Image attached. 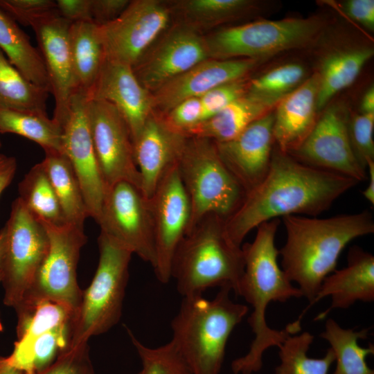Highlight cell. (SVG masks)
<instances>
[{
	"mask_svg": "<svg viewBox=\"0 0 374 374\" xmlns=\"http://www.w3.org/2000/svg\"><path fill=\"white\" fill-rule=\"evenodd\" d=\"M358 183L304 164L274 146L265 177L246 193L240 207L225 220L226 233L240 247L246 235L260 224L287 215L314 217Z\"/></svg>",
	"mask_w": 374,
	"mask_h": 374,
	"instance_id": "cell-1",
	"label": "cell"
},
{
	"mask_svg": "<svg viewBox=\"0 0 374 374\" xmlns=\"http://www.w3.org/2000/svg\"><path fill=\"white\" fill-rule=\"evenodd\" d=\"M280 222L279 219H274L260 224L252 242L241 247L244 268L237 295L243 297L253 308L247 321L254 339L249 351L232 362L233 374L259 371L265 351L274 346L279 348L288 337L301 330V320L298 319L280 330L270 328L266 321V311L271 302H285L303 296L278 262L279 254L275 237Z\"/></svg>",
	"mask_w": 374,
	"mask_h": 374,
	"instance_id": "cell-2",
	"label": "cell"
},
{
	"mask_svg": "<svg viewBox=\"0 0 374 374\" xmlns=\"http://www.w3.org/2000/svg\"><path fill=\"white\" fill-rule=\"evenodd\" d=\"M283 221L286 241L278 250L281 268L309 303L324 278L335 270L347 244L374 232L373 216L368 210L327 218L287 215Z\"/></svg>",
	"mask_w": 374,
	"mask_h": 374,
	"instance_id": "cell-3",
	"label": "cell"
},
{
	"mask_svg": "<svg viewBox=\"0 0 374 374\" xmlns=\"http://www.w3.org/2000/svg\"><path fill=\"white\" fill-rule=\"evenodd\" d=\"M231 291L220 287L211 300L202 294L183 297L172 319L171 341L193 374H220L229 338L249 311L231 299Z\"/></svg>",
	"mask_w": 374,
	"mask_h": 374,
	"instance_id": "cell-4",
	"label": "cell"
},
{
	"mask_svg": "<svg viewBox=\"0 0 374 374\" xmlns=\"http://www.w3.org/2000/svg\"><path fill=\"white\" fill-rule=\"evenodd\" d=\"M225 220L203 218L181 240L173 256L171 278L182 297L202 295L208 288L229 287L237 295L244 272L241 247L225 230Z\"/></svg>",
	"mask_w": 374,
	"mask_h": 374,
	"instance_id": "cell-5",
	"label": "cell"
},
{
	"mask_svg": "<svg viewBox=\"0 0 374 374\" xmlns=\"http://www.w3.org/2000/svg\"><path fill=\"white\" fill-rule=\"evenodd\" d=\"M327 27L320 15L260 19L231 26L205 37L210 58L266 61L280 53L310 47Z\"/></svg>",
	"mask_w": 374,
	"mask_h": 374,
	"instance_id": "cell-6",
	"label": "cell"
},
{
	"mask_svg": "<svg viewBox=\"0 0 374 374\" xmlns=\"http://www.w3.org/2000/svg\"><path fill=\"white\" fill-rule=\"evenodd\" d=\"M177 166L190 204L188 233L208 215L227 220L242 203L246 191L221 159L213 141L188 136Z\"/></svg>",
	"mask_w": 374,
	"mask_h": 374,
	"instance_id": "cell-7",
	"label": "cell"
},
{
	"mask_svg": "<svg viewBox=\"0 0 374 374\" xmlns=\"http://www.w3.org/2000/svg\"><path fill=\"white\" fill-rule=\"evenodd\" d=\"M99 260L89 287L82 290L72 325L69 348L88 344L120 321L132 253L106 235L98 238Z\"/></svg>",
	"mask_w": 374,
	"mask_h": 374,
	"instance_id": "cell-8",
	"label": "cell"
},
{
	"mask_svg": "<svg viewBox=\"0 0 374 374\" xmlns=\"http://www.w3.org/2000/svg\"><path fill=\"white\" fill-rule=\"evenodd\" d=\"M4 252L0 268L3 303L15 308L25 297L43 264L49 247L44 225L17 197L2 229Z\"/></svg>",
	"mask_w": 374,
	"mask_h": 374,
	"instance_id": "cell-9",
	"label": "cell"
},
{
	"mask_svg": "<svg viewBox=\"0 0 374 374\" xmlns=\"http://www.w3.org/2000/svg\"><path fill=\"white\" fill-rule=\"evenodd\" d=\"M39 222L48 233V251L22 301L49 300L76 312L82 295L77 280V267L87 240L84 229L69 223L56 226Z\"/></svg>",
	"mask_w": 374,
	"mask_h": 374,
	"instance_id": "cell-10",
	"label": "cell"
},
{
	"mask_svg": "<svg viewBox=\"0 0 374 374\" xmlns=\"http://www.w3.org/2000/svg\"><path fill=\"white\" fill-rule=\"evenodd\" d=\"M96 222L100 233L154 267L156 251L150 202L139 187L125 181L109 186Z\"/></svg>",
	"mask_w": 374,
	"mask_h": 374,
	"instance_id": "cell-11",
	"label": "cell"
},
{
	"mask_svg": "<svg viewBox=\"0 0 374 374\" xmlns=\"http://www.w3.org/2000/svg\"><path fill=\"white\" fill-rule=\"evenodd\" d=\"M170 6L159 0H134L114 20L99 26L105 60L133 67L168 29Z\"/></svg>",
	"mask_w": 374,
	"mask_h": 374,
	"instance_id": "cell-12",
	"label": "cell"
},
{
	"mask_svg": "<svg viewBox=\"0 0 374 374\" xmlns=\"http://www.w3.org/2000/svg\"><path fill=\"white\" fill-rule=\"evenodd\" d=\"M350 113L344 103H330L301 145L289 154L308 166L335 172L357 182L367 178L353 152L348 133Z\"/></svg>",
	"mask_w": 374,
	"mask_h": 374,
	"instance_id": "cell-13",
	"label": "cell"
},
{
	"mask_svg": "<svg viewBox=\"0 0 374 374\" xmlns=\"http://www.w3.org/2000/svg\"><path fill=\"white\" fill-rule=\"evenodd\" d=\"M149 202L156 251L153 269L158 280L166 284L171 279L173 256L188 232L191 215L177 163L161 179Z\"/></svg>",
	"mask_w": 374,
	"mask_h": 374,
	"instance_id": "cell-14",
	"label": "cell"
},
{
	"mask_svg": "<svg viewBox=\"0 0 374 374\" xmlns=\"http://www.w3.org/2000/svg\"><path fill=\"white\" fill-rule=\"evenodd\" d=\"M87 114L96 156L107 188L122 181L140 188L133 143L124 118L112 104L102 100L87 98Z\"/></svg>",
	"mask_w": 374,
	"mask_h": 374,
	"instance_id": "cell-15",
	"label": "cell"
},
{
	"mask_svg": "<svg viewBox=\"0 0 374 374\" xmlns=\"http://www.w3.org/2000/svg\"><path fill=\"white\" fill-rule=\"evenodd\" d=\"M208 58L205 37L179 23L167 29L132 69L141 84L152 93Z\"/></svg>",
	"mask_w": 374,
	"mask_h": 374,
	"instance_id": "cell-16",
	"label": "cell"
},
{
	"mask_svg": "<svg viewBox=\"0 0 374 374\" xmlns=\"http://www.w3.org/2000/svg\"><path fill=\"white\" fill-rule=\"evenodd\" d=\"M87 96L77 91L62 124L63 153L68 158L82 190L89 216L97 221L107 187L103 181L89 130Z\"/></svg>",
	"mask_w": 374,
	"mask_h": 374,
	"instance_id": "cell-17",
	"label": "cell"
},
{
	"mask_svg": "<svg viewBox=\"0 0 374 374\" xmlns=\"http://www.w3.org/2000/svg\"><path fill=\"white\" fill-rule=\"evenodd\" d=\"M71 24L56 12L30 24L48 76L51 93L55 99L53 118L61 125L69 115L73 96L78 91L69 43Z\"/></svg>",
	"mask_w": 374,
	"mask_h": 374,
	"instance_id": "cell-18",
	"label": "cell"
},
{
	"mask_svg": "<svg viewBox=\"0 0 374 374\" xmlns=\"http://www.w3.org/2000/svg\"><path fill=\"white\" fill-rule=\"evenodd\" d=\"M274 111L256 120L235 138L215 143L219 155L246 193L265 177L275 146Z\"/></svg>",
	"mask_w": 374,
	"mask_h": 374,
	"instance_id": "cell-19",
	"label": "cell"
},
{
	"mask_svg": "<svg viewBox=\"0 0 374 374\" xmlns=\"http://www.w3.org/2000/svg\"><path fill=\"white\" fill-rule=\"evenodd\" d=\"M264 62L208 58L152 92L154 111L164 115L184 100L200 97L217 86L249 77Z\"/></svg>",
	"mask_w": 374,
	"mask_h": 374,
	"instance_id": "cell-20",
	"label": "cell"
},
{
	"mask_svg": "<svg viewBox=\"0 0 374 374\" xmlns=\"http://www.w3.org/2000/svg\"><path fill=\"white\" fill-rule=\"evenodd\" d=\"M188 137L171 127L161 114L154 111L133 140L140 188L148 199L168 170L178 163Z\"/></svg>",
	"mask_w": 374,
	"mask_h": 374,
	"instance_id": "cell-21",
	"label": "cell"
},
{
	"mask_svg": "<svg viewBox=\"0 0 374 374\" xmlns=\"http://www.w3.org/2000/svg\"><path fill=\"white\" fill-rule=\"evenodd\" d=\"M87 98L112 104L126 121L132 141L154 112L152 93L141 84L131 66L115 61L105 60Z\"/></svg>",
	"mask_w": 374,
	"mask_h": 374,
	"instance_id": "cell-22",
	"label": "cell"
},
{
	"mask_svg": "<svg viewBox=\"0 0 374 374\" xmlns=\"http://www.w3.org/2000/svg\"><path fill=\"white\" fill-rule=\"evenodd\" d=\"M326 296L331 299L330 305L315 320L324 319L332 310L347 309L357 301H373V255L358 246H353L348 253L346 266L335 269L324 278L315 298L298 319H302L310 308Z\"/></svg>",
	"mask_w": 374,
	"mask_h": 374,
	"instance_id": "cell-23",
	"label": "cell"
},
{
	"mask_svg": "<svg viewBox=\"0 0 374 374\" xmlns=\"http://www.w3.org/2000/svg\"><path fill=\"white\" fill-rule=\"evenodd\" d=\"M319 78L315 72L298 88L283 98L274 109L275 146L290 154L310 133L320 114L317 108Z\"/></svg>",
	"mask_w": 374,
	"mask_h": 374,
	"instance_id": "cell-24",
	"label": "cell"
},
{
	"mask_svg": "<svg viewBox=\"0 0 374 374\" xmlns=\"http://www.w3.org/2000/svg\"><path fill=\"white\" fill-rule=\"evenodd\" d=\"M373 54L371 44L354 42L335 44L324 51L314 71L319 78V113L338 93L356 81Z\"/></svg>",
	"mask_w": 374,
	"mask_h": 374,
	"instance_id": "cell-25",
	"label": "cell"
},
{
	"mask_svg": "<svg viewBox=\"0 0 374 374\" xmlns=\"http://www.w3.org/2000/svg\"><path fill=\"white\" fill-rule=\"evenodd\" d=\"M278 103L246 93L198 124L186 135L205 138L215 143L229 141L253 122L274 111Z\"/></svg>",
	"mask_w": 374,
	"mask_h": 374,
	"instance_id": "cell-26",
	"label": "cell"
},
{
	"mask_svg": "<svg viewBox=\"0 0 374 374\" xmlns=\"http://www.w3.org/2000/svg\"><path fill=\"white\" fill-rule=\"evenodd\" d=\"M269 4L256 0H181L172 3L170 9L181 19L180 23L199 31L260 13Z\"/></svg>",
	"mask_w": 374,
	"mask_h": 374,
	"instance_id": "cell-27",
	"label": "cell"
},
{
	"mask_svg": "<svg viewBox=\"0 0 374 374\" xmlns=\"http://www.w3.org/2000/svg\"><path fill=\"white\" fill-rule=\"evenodd\" d=\"M69 43L78 91L87 96L105 61L99 26L92 21L71 23Z\"/></svg>",
	"mask_w": 374,
	"mask_h": 374,
	"instance_id": "cell-28",
	"label": "cell"
},
{
	"mask_svg": "<svg viewBox=\"0 0 374 374\" xmlns=\"http://www.w3.org/2000/svg\"><path fill=\"white\" fill-rule=\"evenodd\" d=\"M0 49L9 62L30 82L51 93L39 49L17 23L0 8Z\"/></svg>",
	"mask_w": 374,
	"mask_h": 374,
	"instance_id": "cell-29",
	"label": "cell"
},
{
	"mask_svg": "<svg viewBox=\"0 0 374 374\" xmlns=\"http://www.w3.org/2000/svg\"><path fill=\"white\" fill-rule=\"evenodd\" d=\"M42 163L66 222L84 229L89 216L79 181L68 158L62 152H47Z\"/></svg>",
	"mask_w": 374,
	"mask_h": 374,
	"instance_id": "cell-30",
	"label": "cell"
},
{
	"mask_svg": "<svg viewBox=\"0 0 374 374\" xmlns=\"http://www.w3.org/2000/svg\"><path fill=\"white\" fill-rule=\"evenodd\" d=\"M368 329L355 330L341 328L334 319H328L320 337L330 345L337 362L333 374H374L366 363L368 355L374 354V345L362 347L358 341L365 339Z\"/></svg>",
	"mask_w": 374,
	"mask_h": 374,
	"instance_id": "cell-31",
	"label": "cell"
},
{
	"mask_svg": "<svg viewBox=\"0 0 374 374\" xmlns=\"http://www.w3.org/2000/svg\"><path fill=\"white\" fill-rule=\"evenodd\" d=\"M7 133L37 143L44 152L63 153L62 126L47 113L0 109V134Z\"/></svg>",
	"mask_w": 374,
	"mask_h": 374,
	"instance_id": "cell-32",
	"label": "cell"
},
{
	"mask_svg": "<svg viewBox=\"0 0 374 374\" xmlns=\"http://www.w3.org/2000/svg\"><path fill=\"white\" fill-rule=\"evenodd\" d=\"M17 317L16 343L28 342L50 330L73 324L75 312L49 300H24L15 308Z\"/></svg>",
	"mask_w": 374,
	"mask_h": 374,
	"instance_id": "cell-33",
	"label": "cell"
},
{
	"mask_svg": "<svg viewBox=\"0 0 374 374\" xmlns=\"http://www.w3.org/2000/svg\"><path fill=\"white\" fill-rule=\"evenodd\" d=\"M49 93L26 79L0 49V109L46 114Z\"/></svg>",
	"mask_w": 374,
	"mask_h": 374,
	"instance_id": "cell-34",
	"label": "cell"
},
{
	"mask_svg": "<svg viewBox=\"0 0 374 374\" xmlns=\"http://www.w3.org/2000/svg\"><path fill=\"white\" fill-rule=\"evenodd\" d=\"M18 191V197L38 220L56 226L67 223L42 162L24 175Z\"/></svg>",
	"mask_w": 374,
	"mask_h": 374,
	"instance_id": "cell-35",
	"label": "cell"
},
{
	"mask_svg": "<svg viewBox=\"0 0 374 374\" xmlns=\"http://www.w3.org/2000/svg\"><path fill=\"white\" fill-rule=\"evenodd\" d=\"M314 338L308 331L288 337L279 347L280 362L275 374H328L335 354L329 348L321 358L309 357L308 351Z\"/></svg>",
	"mask_w": 374,
	"mask_h": 374,
	"instance_id": "cell-36",
	"label": "cell"
},
{
	"mask_svg": "<svg viewBox=\"0 0 374 374\" xmlns=\"http://www.w3.org/2000/svg\"><path fill=\"white\" fill-rule=\"evenodd\" d=\"M310 75L302 63H283L249 78L247 93L279 102L302 84Z\"/></svg>",
	"mask_w": 374,
	"mask_h": 374,
	"instance_id": "cell-37",
	"label": "cell"
},
{
	"mask_svg": "<svg viewBox=\"0 0 374 374\" xmlns=\"http://www.w3.org/2000/svg\"><path fill=\"white\" fill-rule=\"evenodd\" d=\"M127 332L141 362V374H193L172 341L151 348L141 343L127 328Z\"/></svg>",
	"mask_w": 374,
	"mask_h": 374,
	"instance_id": "cell-38",
	"label": "cell"
},
{
	"mask_svg": "<svg viewBox=\"0 0 374 374\" xmlns=\"http://www.w3.org/2000/svg\"><path fill=\"white\" fill-rule=\"evenodd\" d=\"M374 114H350L348 133L356 159L365 169L374 161Z\"/></svg>",
	"mask_w": 374,
	"mask_h": 374,
	"instance_id": "cell-39",
	"label": "cell"
},
{
	"mask_svg": "<svg viewBox=\"0 0 374 374\" xmlns=\"http://www.w3.org/2000/svg\"><path fill=\"white\" fill-rule=\"evenodd\" d=\"M35 374H96L88 344L68 348L48 366Z\"/></svg>",
	"mask_w": 374,
	"mask_h": 374,
	"instance_id": "cell-40",
	"label": "cell"
},
{
	"mask_svg": "<svg viewBox=\"0 0 374 374\" xmlns=\"http://www.w3.org/2000/svg\"><path fill=\"white\" fill-rule=\"evenodd\" d=\"M249 77L231 81L217 86L199 97L203 121H205L226 107L247 91Z\"/></svg>",
	"mask_w": 374,
	"mask_h": 374,
	"instance_id": "cell-41",
	"label": "cell"
},
{
	"mask_svg": "<svg viewBox=\"0 0 374 374\" xmlns=\"http://www.w3.org/2000/svg\"><path fill=\"white\" fill-rule=\"evenodd\" d=\"M0 8L17 23L30 26L40 17L57 12L55 1L0 0Z\"/></svg>",
	"mask_w": 374,
	"mask_h": 374,
	"instance_id": "cell-42",
	"label": "cell"
},
{
	"mask_svg": "<svg viewBox=\"0 0 374 374\" xmlns=\"http://www.w3.org/2000/svg\"><path fill=\"white\" fill-rule=\"evenodd\" d=\"M162 116L171 127L186 135L203 121L200 98L195 97L184 100Z\"/></svg>",
	"mask_w": 374,
	"mask_h": 374,
	"instance_id": "cell-43",
	"label": "cell"
},
{
	"mask_svg": "<svg viewBox=\"0 0 374 374\" xmlns=\"http://www.w3.org/2000/svg\"><path fill=\"white\" fill-rule=\"evenodd\" d=\"M337 10L366 31L374 30V1L346 0L336 4Z\"/></svg>",
	"mask_w": 374,
	"mask_h": 374,
	"instance_id": "cell-44",
	"label": "cell"
},
{
	"mask_svg": "<svg viewBox=\"0 0 374 374\" xmlns=\"http://www.w3.org/2000/svg\"><path fill=\"white\" fill-rule=\"evenodd\" d=\"M129 0H91L92 21L98 26L116 19L127 8Z\"/></svg>",
	"mask_w": 374,
	"mask_h": 374,
	"instance_id": "cell-45",
	"label": "cell"
},
{
	"mask_svg": "<svg viewBox=\"0 0 374 374\" xmlns=\"http://www.w3.org/2000/svg\"><path fill=\"white\" fill-rule=\"evenodd\" d=\"M55 3L59 15L69 22L92 21L91 0H57Z\"/></svg>",
	"mask_w": 374,
	"mask_h": 374,
	"instance_id": "cell-46",
	"label": "cell"
},
{
	"mask_svg": "<svg viewBox=\"0 0 374 374\" xmlns=\"http://www.w3.org/2000/svg\"><path fill=\"white\" fill-rule=\"evenodd\" d=\"M17 166L15 157L0 154V196L14 179Z\"/></svg>",
	"mask_w": 374,
	"mask_h": 374,
	"instance_id": "cell-47",
	"label": "cell"
},
{
	"mask_svg": "<svg viewBox=\"0 0 374 374\" xmlns=\"http://www.w3.org/2000/svg\"><path fill=\"white\" fill-rule=\"evenodd\" d=\"M359 113L374 114V87L373 84L366 90L361 98Z\"/></svg>",
	"mask_w": 374,
	"mask_h": 374,
	"instance_id": "cell-48",
	"label": "cell"
},
{
	"mask_svg": "<svg viewBox=\"0 0 374 374\" xmlns=\"http://www.w3.org/2000/svg\"><path fill=\"white\" fill-rule=\"evenodd\" d=\"M367 175H368V184L363 190L364 198L372 205L374 204V161H371L367 165Z\"/></svg>",
	"mask_w": 374,
	"mask_h": 374,
	"instance_id": "cell-49",
	"label": "cell"
},
{
	"mask_svg": "<svg viewBox=\"0 0 374 374\" xmlns=\"http://www.w3.org/2000/svg\"><path fill=\"white\" fill-rule=\"evenodd\" d=\"M0 374H24V373L10 364L6 357L0 356Z\"/></svg>",
	"mask_w": 374,
	"mask_h": 374,
	"instance_id": "cell-50",
	"label": "cell"
},
{
	"mask_svg": "<svg viewBox=\"0 0 374 374\" xmlns=\"http://www.w3.org/2000/svg\"><path fill=\"white\" fill-rule=\"evenodd\" d=\"M4 252V235L2 230L0 231V268L1 266Z\"/></svg>",
	"mask_w": 374,
	"mask_h": 374,
	"instance_id": "cell-51",
	"label": "cell"
},
{
	"mask_svg": "<svg viewBox=\"0 0 374 374\" xmlns=\"http://www.w3.org/2000/svg\"><path fill=\"white\" fill-rule=\"evenodd\" d=\"M1 271H0V283H1Z\"/></svg>",
	"mask_w": 374,
	"mask_h": 374,
	"instance_id": "cell-52",
	"label": "cell"
},
{
	"mask_svg": "<svg viewBox=\"0 0 374 374\" xmlns=\"http://www.w3.org/2000/svg\"><path fill=\"white\" fill-rule=\"evenodd\" d=\"M1 147V139H0V148Z\"/></svg>",
	"mask_w": 374,
	"mask_h": 374,
	"instance_id": "cell-53",
	"label": "cell"
},
{
	"mask_svg": "<svg viewBox=\"0 0 374 374\" xmlns=\"http://www.w3.org/2000/svg\"><path fill=\"white\" fill-rule=\"evenodd\" d=\"M136 374H141V371L138 372V373H136Z\"/></svg>",
	"mask_w": 374,
	"mask_h": 374,
	"instance_id": "cell-54",
	"label": "cell"
}]
</instances>
